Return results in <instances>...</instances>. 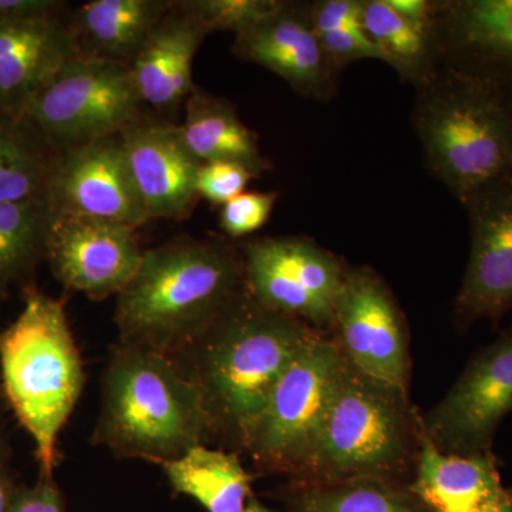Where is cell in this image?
<instances>
[{"mask_svg":"<svg viewBox=\"0 0 512 512\" xmlns=\"http://www.w3.org/2000/svg\"><path fill=\"white\" fill-rule=\"evenodd\" d=\"M318 330L266 309L247 288L173 356L200 393L208 439L245 451L276 383Z\"/></svg>","mask_w":512,"mask_h":512,"instance_id":"cell-1","label":"cell"},{"mask_svg":"<svg viewBox=\"0 0 512 512\" xmlns=\"http://www.w3.org/2000/svg\"><path fill=\"white\" fill-rule=\"evenodd\" d=\"M245 289L241 249L221 239L177 237L144 249L116 296L119 342L175 355L224 315Z\"/></svg>","mask_w":512,"mask_h":512,"instance_id":"cell-2","label":"cell"},{"mask_svg":"<svg viewBox=\"0 0 512 512\" xmlns=\"http://www.w3.org/2000/svg\"><path fill=\"white\" fill-rule=\"evenodd\" d=\"M413 127L427 168L464 204L512 173V83L441 64L417 87Z\"/></svg>","mask_w":512,"mask_h":512,"instance_id":"cell-3","label":"cell"},{"mask_svg":"<svg viewBox=\"0 0 512 512\" xmlns=\"http://www.w3.org/2000/svg\"><path fill=\"white\" fill-rule=\"evenodd\" d=\"M208 440L200 393L173 356L120 343L101 382L93 441L121 458L164 464Z\"/></svg>","mask_w":512,"mask_h":512,"instance_id":"cell-4","label":"cell"},{"mask_svg":"<svg viewBox=\"0 0 512 512\" xmlns=\"http://www.w3.org/2000/svg\"><path fill=\"white\" fill-rule=\"evenodd\" d=\"M18 318L0 332V377L16 419L35 443L40 477L53 478L57 441L82 396L84 372L64 303L23 289Z\"/></svg>","mask_w":512,"mask_h":512,"instance_id":"cell-5","label":"cell"},{"mask_svg":"<svg viewBox=\"0 0 512 512\" xmlns=\"http://www.w3.org/2000/svg\"><path fill=\"white\" fill-rule=\"evenodd\" d=\"M419 440L409 394L357 372L345 359L302 473L326 483L376 478L407 463Z\"/></svg>","mask_w":512,"mask_h":512,"instance_id":"cell-6","label":"cell"},{"mask_svg":"<svg viewBox=\"0 0 512 512\" xmlns=\"http://www.w3.org/2000/svg\"><path fill=\"white\" fill-rule=\"evenodd\" d=\"M144 114L130 66L76 55L19 116L62 151L116 136Z\"/></svg>","mask_w":512,"mask_h":512,"instance_id":"cell-7","label":"cell"},{"mask_svg":"<svg viewBox=\"0 0 512 512\" xmlns=\"http://www.w3.org/2000/svg\"><path fill=\"white\" fill-rule=\"evenodd\" d=\"M343 365L345 356L335 339L318 333L303 346L276 383L249 437L245 451L258 466L302 473Z\"/></svg>","mask_w":512,"mask_h":512,"instance_id":"cell-8","label":"cell"},{"mask_svg":"<svg viewBox=\"0 0 512 512\" xmlns=\"http://www.w3.org/2000/svg\"><path fill=\"white\" fill-rule=\"evenodd\" d=\"M245 288L259 305L301 320L312 329H333L348 268L303 237L261 238L241 247Z\"/></svg>","mask_w":512,"mask_h":512,"instance_id":"cell-9","label":"cell"},{"mask_svg":"<svg viewBox=\"0 0 512 512\" xmlns=\"http://www.w3.org/2000/svg\"><path fill=\"white\" fill-rule=\"evenodd\" d=\"M333 330L353 369L409 394L406 322L389 286L373 269L359 266L346 271Z\"/></svg>","mask_w":512,"mask_h":512,"instance_id":"cell-10","label":"cell"},{"mask_svg":"<svg viewBox=\"0 0 512 512\" xmlns=\"http://www.w3.org/2000/svg\"><path fill=\"white\" fill-rule=\"evenodd\" d=\"M510 412L512 329L480 350L443 400L417 416V423L444 453H490L495 431Z\"/></svg>","mask_w":512,"mask_h":512,"instance_id":"cell-11","label":"cell"},{"mask_svg":"<svg viewBox=\"0 0 512 512\" xmlns=\"http://www.w3.org/2000/svg\"><path fill=\"white\" fill-rule=\"evenodd\" d=\"M136 231L116 221L53 215L46 261L66 291L104 301L119 295L136 275L144 252Z\"/></svg>","mask_w":512,"mask_h":512,"instance_id":"cell-12","label":"cell"},{"mask_svg":"<svg viewBox=\"0 0 512 512\" xmlns=\"http://www.w3.org/2000/svg\"><path fill=\"white\" fill-rule=\"evenodd\" d=\"M46 200L53 215L100 218L136 229L150 222L120 134L60 151Z\"/></svg>","mask_w":512,"mask_h":512,"instance_id":"cell-13","label":"cell"},{"mask_svg":"<svg viewBox=\"0 0 512 512\" xmlns=\"http://www.w3.org/2000/svg\"><path fill=\"white\" fill-rule=\"evenodd\" d=\"M464 208L471 251L454 313L463 325L512 311V173L471 195Z\"/></svg>","mask_w":512,"mask_h":512,"instance_id":"cell-14","label":"cell"},{"mask_svg":"<svg viewBox=\"0 0 512 512\" xmlns=\"http://www.w3.org/2000/svg\"><path fill=\"white\" fill-rule=\"evenodd\" d=\"M120 137L148 220H188L201 200L195 187L200 163L185 147L180 127L144 114Z\"/></svg>","mask_w":512,"mask_h":512,"instance_id":"cell-15","label":"cell"},{"mask_svg":"<svg viewBox=\"0 0 512 512\" xmlns=\"http://www.w3.org/2000/svg\"><path fill=\"white\" fill-rule=\"evenodd\" d=\"M232 55L276 74L306 99L335 93L339 72L320 45L309 3L284 0L269 18L235 36Z\"/></svg>","mask_w":512,"mask_h":512,"instance_id":"cell-16","label":"cell"},{"mask_svg":"<svg viewBox=\"0 0 512 512\" xmlns=\"http://www.w3.org/2000/svg\"><path fill=\"white\" fill-rule=\"evenodd\" d=\"M441 64L512 83V0L437 2Z\"/></svg>","mask_w":512,"mask_h":512,"instance_id":"cell-17","label":"cell"},{"mask_svg":"<svg viewBox=\"0 0 512 512\" xmlns=\"http://www.w3.org/2000/svg\"><path fill=\"white\" fill-rule=\"evenodd\" d=\"M76 55L63 13L0 23V110L19 114Z\"/></svg>","mask_w":512,"mask_h":512,"instance_id":"cell-18","label":"cell"},{"mask_svg":"<svg viewBox=\"0 0 512 512\" xmlns=\"http://www.w3.org/2000/svg\"><path fill=\"white\" fill-rule=\"evenodd\" d=\"M208 35L197 20L171 0L170 8L130 64L144 107L171 113L185 103L194 87V57Z\"/></svg>","mask_w":512,"mask_h":512,"instance_id":"cell-19","label":"cell"},{"mask_svg":"<svg viewBox=\"0 0 512 512\" xmlns=\"http://www.w3.org/2000/svg\"><path fill=\"white\" fill-rule=\"evenodd\" d=\"M419 424V423H417ZM414 497L433 512H485L503 498L493 454L444 453L420 430Z\"/></svg>","mask_w":512,"mask_h":512,"instance_id":"cell-20","label":"cell"},{"mask_svg":"<svg viewBox=\"0 0 512 512\" xmlns=\"http://www.w3.org/2000/svg\"><path fill=\"white\" fill-rule=\"evenodd\" d=\"M171 0H92L63 12L77 55L130 66Z\"/></svg>","mask_w":512,"mask_h":512,"instance_id":"cell-21","label":"cell"},{"mask_svg":"<svg viewBox=\"0 0 512 512\" xmlns=\"http://www.w3.org/2000/svg\"><path fill=\"white\" fill-rule=\"evenodd\" d=\"M178 127L185 147L200 164H239L256 178L272 170L258 137L239 119L234 104L197 84L185 100L184 121Z\"/></svg>","mask_w":512,"mask_h":512,"instance_id":"cell-22","label":"cell"},{"mask_svg":"<svg viewBox=\"0 0 512 512\" xmlns=\"http://www.w3.org/2000/svg\"><path fill=\"white\" fill-rule=\"evenodd\" d=\"M161 467L175 491L208 512H244L248 505L251 477L234 453L198 444Z\"/></svg>","mask_w":512,"mask_h":512,"instance_id":"cell-23","label":"cell"},{"mask_svg":"<svg viewBox=\"0 0 512 512\" xmlns=\"http://www.w3.org/2000/svg\"><path fill=\"white\" fill-rule=\"evenodd\" d=\"M59 154L19 114L0 110V202L46 198Z\"/></svg>","mask_w":512,"mask_h":512,"instance_id":"cell-24","label":"cell"},{"mask_svg":"<svg viewBox=\"0 0 512 512\" xmlns=\"http://www.w3.org/2000/svg\"><path fill=\"white\" fill-rule=\"evenodd\" d=\"M362 26L383 62L414 86L427 82L441 66L434 30L402 18L386 0H363Z\"/></svg>","mask_w":512,"mask_h":512,"instance_id":"cell-25","label":"cell"},{"mask_svg":"<svg viewBox=\"0 0 512 512\" xmlns=\"http://www.w3.org/2000/svg\"><path fill=\"white\" fill-rule=\"evenodd\" d=\"M53 212L46 198L0 202V301L13 288L23 289L45 259Z\"/></svg>","mask_w":512,"mask_h":512,"instance_id":"cell-26","label":"cell"},{"mask_svg":"<svg viewBox=\"0 0 512 512\" xmlns=\"http://www.w3.org/2000/svg\"><path fill=\"white\" fill-rule=\"evenodd\" d=\"M299 511L426 512L413 494L376 478L313 487L303 493Z\"/></svg>","mask_w":512,"mask_h":512,"instance_id":"cell-27","label":"cell"},{"mask_svg":"<svg viewBox=\"0 0 512 512\" xmlns=\"http://www.w3.org/2000/svg\"><path fill=\"white\" fill-rule=\"evenodd\" d=\"M175 3L210 35L231 32L237 36L269 18L284 0H175Z\"/></svg>","mask_w":512,"mask_h":512,"instance_id":"cell-28","label":"cell"},{"mask_svg":"<svg viewBox=\"0 0 512 512\" xmlns=\"http://www.w3.org/2000/svg\"><path fill=\"white\" fill-rule=\"evenodd\" d=\"M276 192L244 191L220 210V227L232 239L248 237L259 231L274 211Z\"/></svg>","mask_w":512,"mask_h":512,"instance_id":"cell-29","label":"cell"},{"mask_svg":"<svg viewBox=\"0 0 512 512\" xmlns=\"http://www.w3.org/2000/svg\"><path fill=\"white\" fill-rule=\"evenodd\" d=\"M254 178L251 171L239 164L205 163L198 167L195 187L201 200L221 208L242 194Z\"/></svg>","mask_w":512,"mask_h":512,"instance_id":"cell-30","label":"cell"},{"mask_svg":"<svg viewBox=\"0 0 512 512\" xmlns=\"http://www.w3.org/2000/svg\"><path fill=\"white\" fill-rule=\"evenodd\" d=\"M318 36L329 62L338 72L357 60L376 59L383 62L382 53L363 28L332 30Z\"/></svg>","mask_w":512,"mask_h":512,"instance_id":"cell-31","label":"cell"},{"mask_svg":"<svg viewBox=\"0 0 512 512\" xmlns=\"http://www.w3.org/2000/svg\"><path fill=\"white\" fill-rule=\"evenodd\" d=\"M363 0H320L309 3L313 28L318 35L362 26Z\"/></svg>","mask_w":512,"mask_h":512,"instance_id":"cell-32","label":"cell"},{"mask_svg":"<svg viewBox=\"0 0 512 512\" xmlns=\"http://www.w3.org/2000/svg\"><path fill=\"white\" fill-rule=\"evenodd\" d=\"M8 512H63L62 495L53 478L40 477L33 487H18Z\"/></svg>","mask_w":512,"mask_h":512,"instance_id":"cell-33","label":"cell"},{"mask_svg":"<svg viewBox=\"0 0 512 512\" xmlns=\"http://www.w3.org/2000/svg\"><path fill=\"white\" fill-rule=\"evenodd\" d=\"M67 6L59 0H0V23L60 16Z\"/></svg>","mask_w":512,"mask_h":512,"instance_id":"cell-34","label":"cell"},{"mask_svg":"<svg viewBox=\"0 0 512 512\" xmlns=\"http://www.w3.org/2000/svg\"><path fill=\"white\" fill-rule=\"evenodd\" d=\"M387 5L420 28L433 30L437 2L429 0H386Z\"/></svg>","mask_w":512,"mask_h":512,"instance_id":"cell-35","label":"cell"},{"mask_svg":"<svg viewBox=\"0 0 512 512\" xmlns=\"http://www.w3.org/2000/svg\"><path fill=\"white\" fill-rule=\"evenodd\" d=\"M16 488L8 471V458H3L0 460V512H8Z\"/></svg>","mask_w":512,"mask_h":512,"instance_id":"cell-36","label":"cell"},{"mask_svg":"<svg viewBox=\"0 0 512 512\" xmlns=\"http://www.w3.org/2000/svg\"><path fill=\"white\" fill-rule=\"evenodd\" d=\"M485 512H512V493L511 491H507L503 495L500 501L497 504H494L490 510Z\"/></svg>","mask_w":512,"mask_h":512,"instance_id":"cell-37","label":"cell"},{"mask_svg":"<svg viewBox=\"0 0 512 512\" xmlns=\"http://www.w3.org/2000/svg\"><path fill=\"white\" fill-rule=\"evenodd\" d=\"M244 512H275L266 508L265 505L256 503V501H252L249 503L247 507H245Z\"/></svg>","mask_w":512,"mask_h":512,"instance_id":"cell-38","label":"cell"},{"mask_svg":"<svg viewBox=\"0 0 512 512\" xmlns=\"http://www.w3.org/2000/svg\"><path fill=\"white\" fill-rule=\"evenodd\" d=\"M3 458H8V446H6V441L2 436V430H0V460H3Z\"/></svg>","mask_w":512,"mask_h":512,"instance_id":"cell-39","label":"cell"}]
</instances>
